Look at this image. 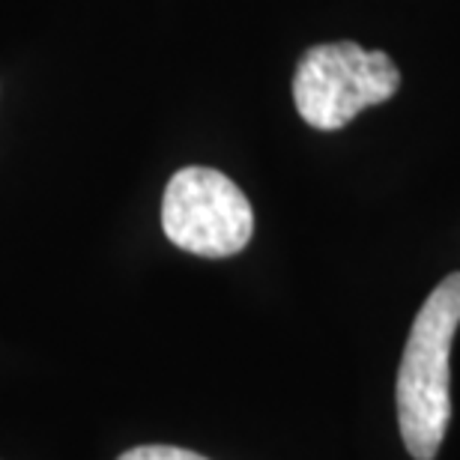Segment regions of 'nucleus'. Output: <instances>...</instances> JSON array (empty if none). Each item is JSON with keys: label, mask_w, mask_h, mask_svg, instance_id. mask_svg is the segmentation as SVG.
Returning a JSON list of instances; mask_svg holds the SVG:
<instances>
[{"label": "nucleus", "mask_w": 460, "mask_h": 460, "mask_svg": "<svg viewBox=\"0 0 460 460\" xmlns=\"http://www.w3.org/2000/svg\"><path fill=\"white\" fill-rule=\"evenodd\" d=\"M460 326V272L430 290L398 367V425L407 452L434 460L452 419V344Z\"/></svg>", "instance_id": "nucleus-1"}, {"label": "nucleus", "mask_w": 460, "mask_h": 460, "mask_svg": "<svg viewBox=\"0 0 460 460\" xmlns=\"http://www.w3.org/2000/svg\"><path fill=\"white\" fill-rule=\"evenodd\" d=\"M398 87L401 72L385 51L323 42L302 54L293 75V102L308 126L335 132L365 108L389 102Z\"/></svg>", "instance_id": "nucleus-2"}, {"label": "nucleus", "mask_w": 460, "mask_h": 460, "mask_svg": "<svg viewBox=\"0 0 460 460\" xmlns=\"http://www.w3.org/2000/svg\"><path fill=\"white\" fill-rule=\"evenodd\" d=\"M162 227L173 245L198 257H230L254 234L248 198L222 171L182 168L162 198Z\"/></svg>", "instance_id": "nucleus-3"}, {"label": "nucleus", "mask_w": 460, "mask_h": 460, "mask_svg": "<svg viewBox=\"0 0 460 460\" xmlns=\"http://www.w3.org/2000/svg\"><path fill=\"white\" fill-rule=\"evenodd\" d=\"M117 460H207V457L177 446H137L132 452L119 455Z\"/></svg>", "instance_id": "nucleus-4"}]
</instances>
